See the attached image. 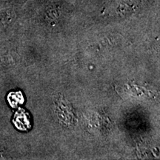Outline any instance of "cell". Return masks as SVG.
I'll return each mask as SVG.
<instances>
[{"instance_id":"1","label":"cell","mask_w":160,"mask_h":160,"mask_svg":"<svg viewBox=\"0 0 160 160\" xmlns=\"http://www.w3.org/2000/svg\"><path fill=\"white\" fill-rule=\"evenodd\" d=\"M8 101L13 107H16L18 104L22 103L23 102L22 96L20 93H11L8 96Z\"/></svg>"}]
</instances>
